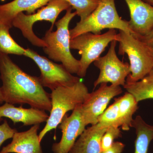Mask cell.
I'll use <instances>...</instances> for the list:
<instances>
[{
    "label": "cell",
    "mask_w": 153,
    "mask_h": 153,
    "mask_svg": "<svg viewBox=\"0 0 153 153\" xmlns=\"http://www.w3.org/2000/svg\"><path fill=\"white\" fill-rule=\"evenodd\" d=\"M122 92L120 86L112 84L108 85L107 83H102L97 90L89 93L81 105L82 114L87 126L97 124L99 117L104 112L111 100Z\"/></svg>",
    "instance_id": "obj_10"
},
{
    "label": "cell",
    "mask_w": 153,
    "mask_h": 153,
    "mask_svg": "<svg viewBox=\"0 0 153 153\" xmlns=\"http://www.w3.org/2000/svg\"><path fill=\"white\" fill-rule=\"evenodd\" d=\"M117 34L115 29H109L104 34L85 33L70 40V49L78 50L81 55L78 76H85L91 64L100 57L109 43L117 41Z\"/></svg>",
    "instance_id": "obj_6"
},
{
    "label": "cell",
    "mask_w": 153,
    "mask_h": 153,
    "mask_svg": "<svg viewBox=\"0 0 153 153\" xmlns=\"http://www.w3.org/2000/svg\"><path fill=\"white\" fill-rule=\"evenodd\" d=\"M40 124L33 125L27 131L16 132L11 142L3 147L0 153H44L38 134Z\"/></svg>",
    "instance_id": "obj_14"
},
{
    "label": "cell",
    "mask_w": 153,
    "mask_h": 153,
    "mask_svg": "<svg viewBox=\"0 0 153 153\" xmlns=\"http://www.w3.org/2000/svg\"><path fill=\"white\" fill-rule=\"evenodd\" d=\"M81 105L72 111L69 116L67 114H65L58 125L62 135L59 142L52 145L53 152L68 153L77 138L85 129L87 125L82 114Z\"/></svg>",
    "instance_id": "obj_11"
},
{
    "label": "cell",
    "mask_w": 153,
    "mask_h": 153,
    "mask_svg": "<svg viewBox=\"0 0 153 153\" xmlns=\"http://www.w3.org/2000/svg\"><path fill=\"white\" fill-rule=\"evenodd\" d=\"M49 117L43 110L32 107L25 108L22 105L17 107L8 102L0 105V122L3 117H6L11 120L14 124L22 123L24 126H33L47 122Z\"/></svg>",
    "instance_id": "obj_13"
},
{
    "label": "cell",
    "mask_w": 153,
    "mask_h": 153,
    "mask_svg": "<svg viewBox=\"0 0 153 153\" xmlns=\"http://www.w3.org/2000/svg\"><path fill=\"white\" fill-rule=\"evenodd\" d=\"M71 7L66 10L62 19L55 23L57 30L54 32L50 29L45 34L43 40L47 46L43 48L51 60L61 62L71 74L78 73L79 69V60H77L70 51L69 23L76 15V12H72Z\"/></svg>",
    "instance_id": "obj_2"
},
{
    "label": "cell",
    "mask_w": 153,
    "mask_h": 153,
    "mask_svg": "<svg viewBox=\"0 0 153 153\" xmlns=\"http://www.w3.org/2000/svg\"><path fill=\"white\" fill-rule=\"evenodd\" d=\"M118 103V98L115 99L114 103L99 117L97 123L104 127L112 126L120 127Z\"/></svg>",
    "instance_id": "obj_21"
},
{
    "label": "cell",
    "mask_w": 153,
    "mask_h": 153,
    "mask_svg": "<svg viewBox=\"0 0 153 153\" xmlns=\"http://www.w3.org/2000/svg\"><path fill=\"white\" fill-rule=\"evenodd\" d=\"M10 28L0 24V52L8 55H25L26 49L14 41L10 35Z\"/></svg>",
    "instance_id": "obj_20"
},
{
    "label": "cell",
    "mask_w": 153,
    "mask_h": 153,
    "mask_svg": "<svg viewBox=\"0 0 153 153\" xmlns=\"http://www.w3.org/2000/svg\"><path fill=\"white\" fill-rule=\"evenodd\" d=\"M130 14L129 27L137 38L147 35L153 29V6L143 0H125Z\"/></svg>",
    "instance_id": "obj_12"
},
{
    "label": "cell",
    "mask_w": 153,
    "mask_h": 153,
    "mask_svg": "<svg viewBox=\"0 0 153 153\" xmlns=\"http://www.w3.org/2000/svg\"><path fill=\"white\" fill-rule=\"evenodd\" d=\"M4 102V98H3L1 90V88L0 87V105L2 104Z\"/></svg>",
    "instance_id": "obj_27"
},
{
    "label": "cell",
    "mask_w": 153,
    "mask_h": 153,
    "mask_svg": "<svg viewBox=\"0 0 153 153\" xmlns=\"http://www.w3.org/2000/svg\"><path fill=\"white\" fill-rule=\"evenodd\" d=\"M107 128L97 123L85 129L68 153H101V139Z\"/></svg>",
    "instance_id": "obj_16"
},
{
    "label": "cell",
    "mask_w": 153,
    "mask_h": 153,
    "mask_svg": "<svg viewBox=\"0 0 153 153\" xmlns=\"http://www.w3.org/2000/svg\"><path fill=\"white\" fill-rule=\"evenodd\" d=\"M17 131L16 129L12 128L7 120H4V123L0 125V148L5 141L13 138Z\"/></svg>",
    "instance_id": "obj_24"
},
{
    "label": "cell",
    "mask_w": 153,
    "mask_h": 153,
    "mask_svg": "<svg viewBox=\"0 0 153 153\" xmlns=\"http://www.w3.org/2000/svg\"><path fill=\"white\" fill-rule=\"evenodd\" d=\"M72 9L76 10V15L82 21L86 18L98 5L100 0H65Z\"/></svg>",
    "instance_id": "obj_22"
},
{
    "label": "cell",
    "mask_w": 153,
    "mask_h": 153,
    "mask_svg": "<svg viewBox=\"0 0 153 153\" xmlns=\"http://www.w3.org/2000/svg\"><path fill=\"white\" fill-rule=\"evenodd\" d=\"M143 1L153 6V0H143Z\"/></svg>",
    "instance_id": "obj_28"
},
{
    "label": "cell",
    "mask_w": 153,
    "mask_h": 153,
    "mask_svg": "<svg viewBox=\"0 0 153 153\" xmlns=\"http://www.w3.org/2000/svg\"><path fill=\"white\" fill-rule=\"evenodd\" d=\"M0 74L4 102L13 105L27 104L31 107L50 112V94L44 90L39 77L26 73L8 55L1 52Z\"/></svg>",
    "instance_id": "obj_1"
},
{
    "label": "cell",
    "mask_w": 153,
    "mask_h": 153,
    "mask_svg": "<svg viewBox=\"0 0 153 153\" xmlns=\"http://www.w3.org/2000/svg\"></svg>",
    "instance_id": "obj_30"
},
{
    "label": "cell",
    "mask_w": 153,
    "mask_h": 153,
    "mask_svg": "<svg viewBox=\"0 0 153 153\" xmlns=\"http://www.w3.org/2000/svg\"><path fill=\"white\" fill-rule=\"evenodd\" d=\"M138 38L153 48V29L146 36Z\"/></svg>",
    "instance_id": "obj_26"
},
{
    "label": "cell",
    "mask_w": 153,
    "mask_h": 153,
    "mask_svg": "<svg viewBox=\"0 0 153 153\" xmlns=\"http://www.w3.org/2000/svg\"><path fill=\"white\" fill-rule=\"evenodd\" d=\"M70 7L65 0H51L37 13L31 15H26L24 13L18 14L13 20L12 25L21 30L23 36L33 45L44 48L47 45L43 39L35 35L33 31V25L39 21H47L52 24L50 30H52L58 16Z\"/></svg>",
    "instance_id": "obj_7"
},
{
    "label": "cell",
    "mask_w": 153,
    "mask_h": 153,
    "mask_svg": "<svg viewBox=\"0 0 153 153\" xmlns=\"http://www.w3.org/2000/svg\"><path fill=\"white\" fill-rule=\"evenodd\" d=\"M122 137V132L119 127L110 126L105 132L101 139V145L102 152L109 149L113 144L114 140Z\"/></svg>",
    "instance_id": "obj_23"
},
{
    "label": "cell",
    "mask_w": 153,
    "mask_h": 153,
    "mask_svg": "<svg viewBox=\"0 0 153 153\" xmlns=\"http://www.w3.org/2000/svg\"><path fill=\"white\" fill-rule=\"evenodd\" d=\"M123 87L134 96L137 102L153 99V70L139 81L126 82Z\"/></svg>",
    "instance_id": "obj_19"
},
{
    "label": "cell",
    "mask_w": 153,
    "mask_h": 153,
    "mask_svg": "<svg viewBox=\"0 0 153 153\" xmlns=\"http://www.w3.org/2000/svg\"><path fill=\"white\" fill-rule=\"evenodd\" d=\"M105 29H117L133 35L128 21L119 16L114 0H100L96 8L86 19L79 21L69 30L70 38L87 33L100 34L102 30Z\"/></svg>",
    "instance_id": "obj_5"
},
{
    "label": "cell",
    "mask_w": 153,
    "mask_h": 153,
    "mask_svg": "<svg viewBox=\"0 0 153 153\" xmlns=\"http://www.w3.org/2000/svg\"><path fill=\"white\" fill-rule=\"evenodd\" d=\"M118 100L120 126L123 130L128 131L131 127L133 116L138 109V102L132 94L128 92L118 97Z\"/></svg>",
    "instance_id": "obj_18"
},
{
    "label": "cell",
    "mask_w": 153,
    "mask_h": 153,
    "mask_svg": "<svg viewBox=\"0 0 153 153\" xmlns=\"http://www.w3.org/2000/svg\"><path fill=\"white\" fill-rule=\"evenodd\" d=\"M117 42L115 40L112 41L106 55L94 62L100 71L98 78L94 83V87L108 82L119 86L125 85L126 79L130 73V66L128 63H124L118 57L116 52Z\"/></svg>",
    "instance_id": "obj_9"
},
{
    "label": "cell",
    "mask_w": 153,
    "mask_h": 153,
    "mask_svg": "<svg viewBox=\"0 0 153 153\" xmlns=\"http://www.w3.org/2000/svg\"><path fill=\"white\" fill-rule=\"evenodd\" d=\"M118 53L126 54L130 61V73L126 82L139 81L153 69L152 48L139 38L121 30L117 34Z\"/></svg>",
    "instance_id": "obj_4"
},
{
    "label": "cell",
    "mask_w": 153,
    "mask_h": 153,
    "mask_svg": "<svg viewBox=\"0 0 153 153\" xmlns=\"http://www.w3.org/2000/svg\"><path fill=\"white\" fill-rule=\"evenodd\" d=\"M24 55L32 59L38 66L41 72L39 78L44 87L52 91L59 86H71L80 80L79 77L72 75L63 64L54 63L32 49H26Z\"/></svg>",
    "instance_id": "obj_8"
},
{
    "label": "cell",
    "mask_w": 153,
    "mask_h": 153,
    "mask_svg": "<svg viewBox=\"0 0 153 153\" xmlns=\"http://www.w3.org/2000/svg\"><path fill=\"white\" fill-rule=\"evenodd\" d=\"M125 145L120 142H114L111 147L101 153H122L123 152Z\"/></svg>",
    "instance_id": "obj_25"
},
{
    "label": "cell",
    "mask_w": 153,
    "mask_h": 153,
    "mask_svg": "<svg viewBox=\"0 0 153 153\" xmlns=\"http://www.w3.org/2000/svg\"><path fill=\"white\" fill-rule=\"evenodd\" d=\"M131 127L135 130L134 153H148L149 146L153 140V125L147 123L140 116H137L132 122Z\"/></svg>",
    "instance_id": "obj_17"
},
{
    "label": "cell",
    "mask_w": 153,
    "mask_h": 153,
    "mask_svg": "<svg viewBox=\"0 0 153 153\" xmlns=\"http://www.w3.org/2000/svg\"><path fill=\"white\" fill-rule=\"evenodd\" d=\"M89 92L85 84L81 81L69 86H59L50 94L52 108L46 125L40 132L41 141L46 134L57 128L65 114L82 104Z\"/></svg>",
    "instance_id": "obj_3"
},
{
    "label": "cell",
    "mask_w": 153,
    "mask_h": 153,
    "mask_svg": "<svg viewBox=\"0 0 153 153\" xmlns=\"http://www.w3.org/2000/svg\"><path fill=\"white\" fill-rule=\"evenodd\" d=\"M51 0H13L0 5V24L13 27V20L20 13H35L36 10L47 5Z\"/></svg>",
    "instance_id": "obj_15"
},
{
    "label": "cell",
    "mask_w": 153,
    "mask_h": 153,
    "mask_svg": "<svg viewBox=\"0 0 153 153\" xmlns=\"http://www.w3.org/2000/svg\"><path fill=\"white\" fill-rule=\"evenodd\" d=\"M152 48V49H153V48Z\"/></svg>",
    "instance_id": "obj_29"
}]
</instances>
